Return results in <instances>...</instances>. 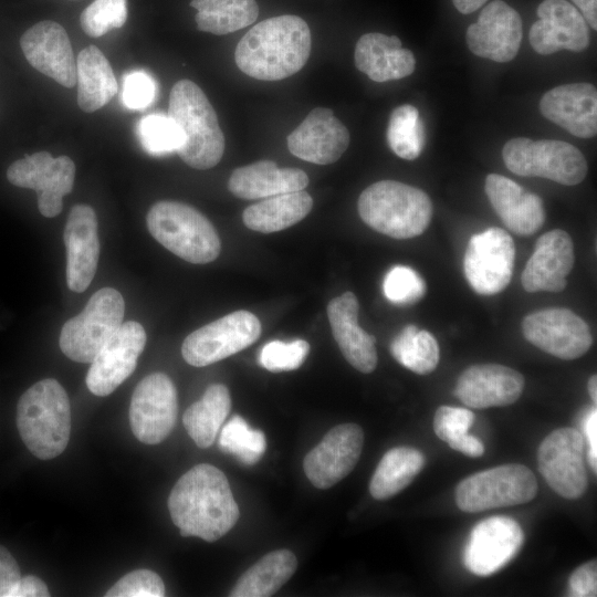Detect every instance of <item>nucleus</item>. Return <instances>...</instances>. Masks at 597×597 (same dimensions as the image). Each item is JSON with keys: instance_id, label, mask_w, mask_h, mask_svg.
I'll return each mask as SVG.
<instances>
[{"instance_id": "5701e85b", "label": "nucleus", "mask_w": 597, "mask_h": 597, "mask_svg": "<svg viewBox=\"0 0 597 597\" xmlns=\"http://www.w3.org/2000/svg\"><path fill=\"white\" fill-rule=\"evenodd\" d=\"M63 239L67 286L74 292H83L95 275L100 258L97 218L91 206L78 203L72 207Z\"/></svg>"}, {"instance_id": "393cba45", "label": "nucleus", "mask_w": 597, "mask_h": 597, "mask_svg": "<svg viewBox=\"0 0 597 597\" xmlns=\"http://www.w3.org/2000/svg\"><path fill=\"white\" fill-rule=\"evenodd\" d=\"M575 262L570 235L561 229L542 234L535 242L521 280L526 292H561Z\"/></svg>"}, {"instance_id": "2eb2a0df", "label": "nucleus", "mask_w": 597, "mask_h": 597, "mask_svg": "<svg viewBox=\"0 0 597 597\" xmlns=\"http://www.w3.org/2000/svg\"><path fill=\"white\" fill-rule=\"evenodd\" d=\"M523 335L531 344L557 358L582 357L593 344L587 323L567 308H546L524 317Z\"/></svg>"}, {"instance_id": "8fccbe9b", "label": "nucleus", "mask_w": 597, "mask_h": 597, "mask_svg": "<svg viewBox=\"0 0 597 597\" xmlns=\"http://www.w3.org/2000/svg\"><path fill=\"white\" fill-rule=\"evenodd\" d=\"M46 584L36 576L29 575L18 580L11 589L9 597H48Z\"/></svg>"}, {"instance_id": "f3484780", "label": "nucleus", "mask_w": 597, "mask_h": 597, "mask_svg": "<svg viewBox=\"0 0 597 597\" xmlns=\"http://www.w3.org/2000/svg\"><path fill=\"white\" fill-rule=\"evenodd\" d=\"M524 534L520 524L509 516H491L479 522L471 531L463 563L476 576H490L519 553Z\"/></svg>"}, {"instance_id": "de8ad7c7", "label": "nucleus", "mask_w": 597, "mask_h": 597, "mask_svg": "<svg viewBox=\"0 0 597 597\" xmlns=\"http://www.w3.org/2000/svg\"><path fill=\"white\" fill-rule=\"evenodd\" d=\"M568 593L575 597H595L597 595V564L589 561L577 567L568 579Z\"/></svg>"}, {"instance_id": "6e6d98bb", "label": "nucleus", "mask_w": 597, "mask_h": 597, "mask_svg": "<svg viewBox=\"0 0 597 597\" xmlns=\"http://www.w3.org/2000/svg\"><path fill=\"white\" fill-rule=\"evenodd\" d=\"M588 394L593 400V402L596 405L597 402V377L596 375H593L587 384Z\"/></svg>"}, {"instance_id": "f8f14e48", "label": "nucleus", "mask_w": 597, "mask_h": 597, "mask_svg": "<svg viewBox=\"0 0 597 597\" xmlns=\"http://www.w3.org/2000/svg\"><path fill=\"white\" fill-rule=\"evenodd\" d=\"M7 178L13 186L35 190L41 214L53 218L62 211L63 197L73 189L75 165L67 156L54 158L48 151H38L13 161Z\"/></svg>"}, {"instance_id": "2f4dec72", "label": "nucleus", "mask_w": 597, "mask_h": 597, "mask_svg": "<svg viewBox=\"0 0 597 597\" xmlns=\"http://www.w3.org/2000/svg\"><path fill=\"white\" fill-rule=\"evenodd\" d=\"M312 207L313 199L306 191L285 192L249 206L242 213V220L253 231L271 233L297 223Z\"/></svg>"}, {"instance_id": "9d476101", "label": "nucleus", "mask_w": 597, "mask_h": 597, "mask_svg": "<svg viewBox=\"0 0 597 597\" xmlns=\"http://www.w3.org/2000/svg\"><path fill=\"white\" fill-rule=\"evenodd\" d=\"M260 334L261 323L254 314L235 311L189 334L181 354L189 365L203 367L249 347Z\"/></svg>"}, {"instance_id": "f704fd0d", "label": "nucleus", "mask_w": 597, "mask_h": 597, "mask_svg": "<svg viewBox=\"0 0 597 597\" xmlns=\"http://www.w3.org/2000/svg\"><path fill=\"white\" fill-rule=\"evenodd\" d=\"M426 463L423 453L411 447L388 450L379 461L369 482L375 500H387L407 488Z\"/></svg>"}, {"instance_id": "a878e982", "label": "nucleus", "mask_w": 597, "mask_h": 597, "mask_svg": "<svg viewBox=\"0 0 597 597\" xmlns=\"http://www.w3.org/2000/svg\"><path fill=\"white\" fill-rule=\"evenodd\" d=\"M542 115L580 138L597 133V91L590 83H570L546 92L540 102Z\"/></svg>"}, {"instance_id": "39448f33", "label": "nucleus", "mask_w": 597, "mask_h": 597, "mask_svg": "<svg viewBox=\"0 0 597 597\" xmlns=\"http://www.w3.org/2000/svg\"><path fill=\"white\" fill-rule=\"evenodd\" d=\"M357 208L367 226L395 239L423 233L432 218L429 196L395 180H380L367 187L358 198Z\"/></svg>"}, {"instance_id": "f257e3e1", "label": "nucleus", "mask_w": 597, "mask_h": 597, "mask_svg": "<svg viewBox=\"0 0 597 597\" xmlns=\"http://www.w3.org/2000/svg\"><path fill=\"white\" fill-rule=\"evenodd\" d=\"M168 510L181 536L207 542L226 535L240 515L227 476L208 463L195 465L177 481Z\"/></svg>"}, {"instance_id": "20e7f679", "label": "nucleus", "mask_w": 597, "mask_h": 597, "mask_svg": "<svg viewBox=\"0 0 597 597\" xmlns=\"http://www.w3.org/2000/svg\"><path fill=\"white\" fill-rule=\"evenodd\" d=\"M168 116L180 132L179 157L195 169L214 167L224 153V136L216 111L202 90L190 80H180L169 95Z\"/></svg>"}, {"instance_id": "09e8293b", "label": "nucleus", "mask_w": 597, "mask_h": 597, "mask_svg": "<svg viewBox=\"0 0 597 597\" xmlns=\"http://www.w3.org/2000/svg\"><path fill=\"white\" fill-rule=\"evenodd\" d=\"M20 578L21 573L17 561L4 546L0 545V597H9Z\"/></svg>"}, {"instance_id": "4468645a", "label": "nucleus", "mask_w": 597, "mask_h": 597, "mask_svg": "<svg viewBox=\"0 0 597 597\" xmlns=\"http://www.w3.org/2000/svg\"><path fill=\"white\" fill-rule=\"evenodd\" d=\"M514 258V242L506 231L493 227L472 235L463 262L468 283L481 295L503 291L511 281Z\"/></svg>"}, {"instance_id": "a18cd8bd", "label": "nucleus", "mask_w": 597, "mask_h": 597, "mask_svg": "<svg viewBox=\"0 0 597 597\" xmlns=\"http://www.w3.org/2000/svg\"><path fill=\"white\" fill-rule=\"evenodd\" d=\"M474 420V413L467 408L440 406L433 417V430L442 441L464 434Z\"/></svg>"}, {"instance_id": "cd10ccee", "label": "nucleus", "mask_w": 597, "mask_h": 597, "mask_svg": "<svg viewBox=\"0 0 597 597\" xmlns=\"http://www.w3.org/2000/svg\"><path fill=\"white\" fill-rule=\"evenodd\" d=\"M484 188L494 211L514 233L531 235L543 226L545 210L537 195L498 174L486 176Z\"/></svg>"}, {"instance_id": "79ce46f5", "label": "nucleus", "mask_w": 597, "mask_h": 597, "mask_svg": "<svg viewBox=\"0 0 597 597\" xmlns=\"http://www.w3.org/2000/svg\"><path fill=\"white\" fill-rule=\"evenodd\" d=\"M139 136L144 147L153 154L177 150L181 143L178 127L167 115L153 114L139 123Z\"/></svg>"}, {"instance_id": "9b49d317", "label": "nucleus", "mask_w": 597, "mask_h": 597, "mask_svg": "<svg viewBox=\"0 0 597 597\" xmlns=\"http://www.w3.org/2000/svg\"><path fill=\"white\" fill-rule=\"evenodd\" d=\"M538 470L548 486L562 498L575 500L588 486L584 436L563 427L548 433L537 450Z\"/></svg>"}, {"instance_id": "e433bc0d", "label": "nucleus", "mask_w": 597, "mask_h": 597, "mask_svg": "<svg viewBox=\"0 0 597 597\" xmlns=\"http://www.w3.org/2000/svg\"><path fill=\"white\" fill-rule=\"evenodd\" d=\"M390 353L399 364L419 375L432 373L440 359L437 339L415 325L406 326L394 338Z\"/></svg>"}, {"instance_id": "c9c22d12", "label": "nucleus", "mask_w": 597, "mask_h": 597, "mask_svg": "<svg viewBox=\"0 0 597 597\" xmlns=\"http://www.w3.org/2000/svg\"><path fill=\"white\" fill-rule=\"evenodd\" d=\"M200 31L217 35L232 33L252 24L259 15L255 0H191Z\"/></svg>"}, {"instance_id": "5fc2aeb1", "label": "nucleus", "mask_w": 597, "mask_h": 597, "mask_svg": "<svg viewBox=\"0 0 597 597\" xmlns=\"http://www.w3.org/2000/svg\"><path fill=\"white\" fill-rule=\"evenodd\" d=\"M488 0H452L457 10L469 14L481 8Z\"/></svg>"}, {"instance_id": "4be33fe9", "label": "nucleus", "mask_w": 597, "mask_h": 597, "mask_svg": "<svg viewBox=\"0 0 597 597\" xmlns=\"http://www.w3.org/2000/svg\"><path fill=\"white\" fill-rule=\"evenodd\" d=\"M346 126L329 108L316 107L287 136L289 150L296 157L317 165L333 164L349 145Z\"/></svg>"}, {"instance_id": "c03bdc74", "label": "nucleus", "mask_w": 597, "mask_h": 597, "mask_svg": "<svg viewBox=\"0 0 597 597\" xmlns=\"http://www.w3.org/2000/svg\"><path fill=\"white\" fill-rule=\"evenodd\" d=\"M106 597H163L165 585L153 570L137 569L126 574L105 594Z\"/></svg>"}, {"instance_id": "6e6552de", "label": "nucleus", "mask_w": 597, "mask_h": 597, "mask_svg": "<svg viewBox=\"0 0 597 597\" xmlns=\"http://www.w3.org/2000/svg\"><path fill=\"white\" fill-rule=\"evenodd\" d=\"M535 474L526 465L507 463L464 478L455 488L458 507L468 513L524 504L537 494Z\"/></svg>"}, {"instance_id": "a211bd4d", "label": "nucleus", "mask_w": 597, "mask_h": 597, "mask_svg": "<svg viewBox=\"0 0 597 597\" xmlns=\"http://www.w3.org/2000/svg\"><path fill=\"white\" fill-rule=\"evenodd\" d=\"M364 444L363 429L356 423L332 428L304 458L307 479L318 489H328L348 475L357 464Z\"/></svg>"}, {"instance_id": "0eeeda50", "label": "nucleus", "mask_w": 597, "mask_h": 597, "mask_svg": "<svg viewBox=\"0 0 597 597\" xmlns=\"http://www.w3.org/2000/svg\"><path fill=\"white\" fill-rule=\"evenodd\" d=\"M502 156L506 168L524 177H542L574 186L587 174V161L582 151L569 143L555 139H510Z\"/></svg>"}, {"instance_id": "6ab92c4d", "label": "nucleus", "mask_w": 597, "mask_h": 597, "mask_svg": "<svg viewBox=\"0 0 597 597\" xmlns=\"http://www.w3.org/2000/svg\"><path fill=\"white\" fill-rule=\"evenodd\" d=\"M522 20L519 12L502 0H494L481 11L465 34L470 51L495 62L513 60L521 46Z\"/></svg>"}, {"instance_id": "a19ab883", "label": "nucleus", "mask_w": 597, "mask_h": 597, "mask_svg": "<svg viewBox=\"0 0 597 597\" xmlns=\"http://www.w3.org/2000/svg\"><path fill=\"white\" fill-rule=\"evenodd\" d=\"M383 291L388 301L410 305L426 294V283L417 271L407 265H395L385 275Z\"/></svg>"}, {"instance_id": "c756f323", "label": "nucleus", "mask_w": 597, "mask_h": 597, "mask_svg": "<svg viewBox=\"0 0 597 597\" xmlns=\"http://www.w3.org/2000/svg\"><path fill=\"white\" fill-rule=\"evenodd\" d=\"M308 177L298 168H279L272 160H260L234 169L229 190L241 199H264L280 193L303 190Z\"/></svg>"}, {"instance_id": "dca6fc26", "label": "nucleus", "mask_w": 597, "mask_h": 597, "mask_svg": "<svg viewBox=\"0 0 597 597\" xmlns=\"http://www.w3.org/2000/svg\"><path fill=\"white\" fill-rule=\"evenodd\" d=\"M146 339L138 322L122 323L91 362L85 379L88 390L100 397L112 394L135 370Z\"/></svg>"}, {"instance_id": "603ef678", "label": "nucleus", "mask_w": 597, "mask_h": 597, "mask_svg": "<svg viewBox=\"0 0 597 597\" xmlns=\"http://www.w3.org/2000/svg\"><path fill=\"white\" fill-rule=\"evenodd\" d=\"M584 432L588 442V461L596 473L597 471V412L594 408L585 420Z\"/></svg>"}, {"instance_id": "c85d7f7f", "label": "nucleus", "mask_w": 597, "mask_h": 597, "mask_svg": "<svg viewBox=\"0 0 597 597\" xmlns=\"http://www.w3.org/2000/svg\"><path fill=\"white\" fill-rule=\"evenodd\" d=\"M356 67L375 82L399 80L410 75L416 67L412 52L401 46L396 35L370 32L356 43Z\"/></svg>"}, {"instance_id": "1a4fd4ad", "label": "nucleus", "mask_w": 597, "mask_h": 597, "mask_svg": "<svg viewBox=\"0 0 597 597\" xmlns=\"http://www.w3.org/2000/svg\"><path fill=\"white\" fill-rule=\"evenodd\" d=\"M125 302L113 287L95 292L80 314L70 318L60 334V348L70 359L91 363L122 325Z\"/></svg>"}, {"instance_id": "72a5a7b5", "label": "nucleus", "mask_w": 597, "mask_h": 597, "mask_svg": "<svg viewBox=\"0 0 597 597\" xmlns=\"http://www.w3.org/2000/svg\"><path fill=\"white\" fill-rule=\"evenodd\" d=\"M230 409L229 389L222 384H213L185 411L184 426L199 448L207 449L213 444Z\"/></svg>"}, {"instance_id": "423d86ee", "label": "nucleus", "mask_w": 597, "mask_h": 597, "mask_svg": "<svg viewBox=\"0 0 597 597\" xmlns=\"http://www.w3.org/2000/svg\"><path fill=\"white\" fill-rule=\"evenodd\" d=\"M150 234L166 249L195 264L216 260L220 238L212 223L196 208L178 201H158L147 213Z\"/></svg>"}, {"instance_id": "4c0bfd02", "label": "nucleus", "mask_w": 597, "mask_h": 597, "mask_svg": "<svg viewBox=\"0 0 597 597\" xmlns=\"http://www.w3.org/2000/svg\"><path fill=\"white\" fill-rule=\"evenodd\" d=\"M387 142L400 158L413 160L425 147V128L418 109L409 104L396 107L389 117Z\"/></svg>"}, {"instance_id": "473e14b6", "label": "nucleus", "mask_w": 597, "mask_h": 597, "mask_svg": "<svg viewBox=\"0 0 597 597\" xmlns=\"http://www.w3.org/2000/svg\"><path fill=\"white\" fill-rule=\"evenodd\" d=\"M295 555L289 549H276L260 558L238 579L231 597H269L274 595L294 574Z\"/></svg>"}, {"instance_id": "7ed1b4c3", "label": "nucleus", "mask_w": 597, "mask_h": 597, "mask_svg": "<svg viewBox=\"0 0 597 597\" xmlns=\"http://www.w3.org/2000/svg\"><path fill=\"white\" fill-rule=\"evenodd\" d=\"M17 427L36 458L49 460L64 451L71 433V406L57 380H40L22 394L17 406Z\"/></svg>"}, {"instance_id": "37998d69", "label": "nucleus", "mask_w": 597, "mask_h": 597, "mask_svg": "<svg viewBox=\"0 0 597 597\" xmlns=\"http://www.w3.org/2000/svg\"><path fill=\"white\" fill-rule=\"evenodd\" d=\"M310 345L303 339L290 343L272 341L266 343L259 355L260 365L270 371L297 369L305 360Z\"/></svg>"}, {"instance_id": "b1692460", "label": "nucleus", "mask_w": 597, "mask_h": 597, "mask_svg": "<svg viewBox=\"0 0 597 597\" xmlns=\"http://www.w3.org/2000/svg\"><path fill=\"white\" fill-rule=\"evenodd\" d=\"M524 377L500 364H478L463 370L454 395L467 407L484 409L514 404L523 392Z\"/></svg>"}, {"instance_id": "bb28decb", "label": "nucleus", "mask_w": 597, "mask_h": 597, "mask_svg": "<svg viewBox=\"0 0 597 597\" xmlns=\"http://www.w3.org/2000/svg\"><path fill=\"white\" fill-rule=\"evenodd\" d=\"M358 311V300L350 291L331 300L327 305L333 336L342 354L354 368L369 374L378 360L375 337L359 327Z\"/></svg>"}, {"instance_id": "864d4df0", "label": "nucleus", "mask_w": 597, "mask_h": 597, "mask_svg": "<svg viewBox=\"0 0 597 597\" xmlns=\"http://www.w3.org/2000/svg\"><path fill=\"white\" fill-rule=\"evenodd\" d=\"M594 30L597 29V0H572Z\"/></svg>"}, {"instance_id": "7c9ffc66", "label": "nucleus", "mask_w": 597, "mask_h": 597, "mask_svg": "<svg viewBox=\"0 0 597 597\" xmlns=\"http://www.w3.org/2000/svg\"><path fill=\"white\" fill-rule=\"evenodd\" d=\"M77 104L85 113L106 105L117 93L118 85L112 66L95 45L84 48L76 57Z\"/></svg>"}, {"instance_id": "ddd939ff", "label": "nucleus", "mask_w": 597, "mask_h": 597, "mask_svg": "<svg viewBox=\"0 0 597 597\" xmlns=\"http://www.w3.org/2000/svg\"><path fill=\"white\" fill-rule=\"evenodd\" d=\"M177 412V390L171 379L163 373L150 374L140 380L132 396V431L143 443H160L172 431Z\"/></svg>"}, {"instance_id": "ea45409f", "label": "nucleus", "mask_w": 597, "mask_h": 597, "mask_svg": "<svg viewBox=\"0 0 597 597\" xmlns=\"http://www.w3.org/2000/svg\"><path fill=\"white\" fill-rule=\"evenodd\" d=\"M127 13V0H94L81 13V28L88 36L100 38L123 27Z\"/></svg>"}, {"instance_id": "58836bf2", "label": "nucleus", "mask_w": 597, "mask_h": 597, "mask_svg": "<svg viewBox=\"0 0 597 597\" xmlns=\"http://www.w3.org/2000/svg\"><path fill=\"white\" fill-rule=\"evenodd\" d=\"M219 447L242 464L254 465L264 454L266 440L261 430L251 429L242 417L235 415L222 428Z\"/></svg>"}, {"instance_id": "f03ea898", "label": "nucleus", "mask_w": 597, "mask_h": 597, "mask_svg": "<svg viewBox=\"0 0 597 597\" xmlns=\"http://www.w3.org/2000/svg\"><path fill=\"white\" fill-rule=\"evenodd\" d=\"M307 23L294 14L269 18L256 23L239 41L234 60L247 75L261 81H279L298 72L311 53Z\"/></svg>"}, {"instance_id": "49530a36", "label": "nucleus", "mask_w": 597, "mask_h": 597, "mask_svg": "<svg viewBox=\"0 0 597 597\" xmlns=\"http://www.w3.org/2000/svg\"><path fill=\"white\" fill-rule=\"evenodd\" d=\"M156 85L153 78L143 73L134 72L126 76L123 87L124 104L138 109L147 107L155 98Z\"/></svg>"}, {"instance_id": "3c124183", "label": "nucleus", "mask_w": 597, "mask_h": 597, "mask_svg": "<svg viewBox=\"0 0 597 597\" xmlns=\"http://www.w3.org/2000/svg\"><path fill=\"white\" fill-rule=\"evenodd\" d=\"M450 448L471 458H479L484 453L483 443L468 432L447 442Z\"/></svg>"}, {"instance_id": "412c9836", "label": "nucleus", "mask_w": 597, "mask_h": 597, "mask_svg": "<svg viewBox=\"0 0 597 597\" xmlns=\"http://www.w3.org/2000/svg\"><path fill=\"white\" fill-rule=\"evenodd\" d=\"M27 61L36 71L64 87L76 84V60L65 29L57 22L44 20L28 29L20 39Z\"/></svg>"}, {"instance_id": "aec40b11", "label": "nucleus", "mask_w": 597, "mask_h": 597, "mask_svg": "<svg viewBox=\"0 0 597 597\" xmlns=\"http://www.w3.org/2000/svg\"><path fill=\"white\" fill-rule=\"evenodd\" d=\"M538 20L530 30V43L542 55L561 50L582 52L589 45V28L574 4L566 0H544L537 7Z\"/></svg>"}]
</instances>
